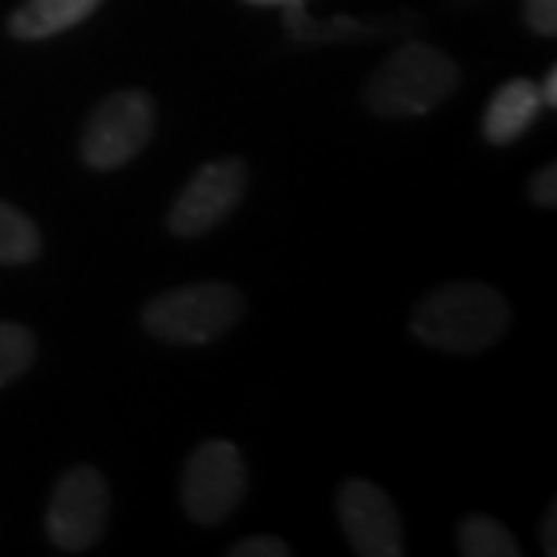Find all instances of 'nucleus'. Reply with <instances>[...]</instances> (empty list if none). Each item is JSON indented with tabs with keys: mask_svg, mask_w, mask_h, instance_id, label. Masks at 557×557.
<instances>
[{
	"mask_svg": "<svg viewBox=\"0 0 557 557\" xmlns=\"http://www.w3.org/2000/svg\"><path fill=\"white\" fill-rule=\"evenodd\" d=\"M511 325V310L496 288L483 282H449L431 292L412 313V335L437 350L480 354Z\"/></svg>",
	"mask_w": 557,
	"mask_h": 557,
	"instance_id": "1",
	"label": "nucleus"
},
{
	"mask_svg": "<svg viewBox=\"0 0 557 557\" xmlns=\"http://www.w3.org/2000/svg\"><path fill=\"white\" fill-rule=\"evenodd\" d=\"M461 72L443 50L409 40L366 84V106L381 119H418L456 94Z\"/></svg>",
	"mask_w": 557,
	"mask_h": 557,
	"instance_id": "2",
	"label": "nucleus"
},
{
	"mask_svg": "<svg viewBox=\"0 0 557 557\" xmlns=\"http://www.w3.org/2000/svg\"><path fill=\"white\" fill-rule=\"evenodd\" d=\"M245 298L226 282H196L174 292H164L143 310V329L152 338L201 347L223 338L239 325Z\"/></svg>",
	"mask_w": 557,
	"mask_h": 557,
	"instance_id": "3",
	"label": "nucleus"
},
{
	"mask_svg": "<svg viewBox=\"0 0 557 557\" xmlns=\"http://www.w3.org/2000/svg\"><path fill=\"white\" fill-rule=\"evenodd\" d=\"M156 131V102L143 90H119L90 112L81 156L94 171H119L149 146Z\"/></svg>",
	"mask_w": 557,
	"mask_h": 557,
	"instance_id": "4",
	"label": "nucleus"
},
{
	"mask_svg": "<svg viewBox=\"0 0 557 557\" xmlns=\"http://www.w3.org/2000/svg\"><path fill=\"white\" fill-rule=\"evenodd\" d=\"M245 486L248 474L239 446L230 440H205L193 449L183 468L180 498L186 515L196 523L214 527L239 508Z\"/></svg>",
	"mask_w": 557,
	"mask_h": 557,
	"instance_id": "5",
	"label": "nucleus"
},
{
	"mask_svg": "<svg viewBox=\"0 0 557 557\" xmlns=\"http://www.w3.org/2000/svg\"><path fill=\"white\" fill-rule=\"evenodd\" d=\"M109 518V483L97 468L78 465L65 471L47 505V536L50 542L78 555L100 542Z\"/></svg>",
	"mask_w": 557,
	"mask_h": 557,
	"instance_id": "6",
	"label": "nucleus"
},
{
	"mask_svg": "<svg viewBox=\"0 0 557 557\" xmlns=\"http://www.w3.org/2000/svg\"><path fill=\"white\" fill-rule=\"evenodd\" d=\"M248 189V164L242 159H220L199 168L189 183L180 189L171 205L168 226L174 236L196 239L211 233L223 220L230 218Z\"/></svg>",
	"mask_w": 557,
	"mask_h": 557,
	"instance_id": "7",
	"label": "nucleus"
},
{
	"mask_svg": "<svg viewBox=\"0 0 557 557\" xmlns=\"http://www.w3.org/2000/svg\"><path fill=\"white\" fill-rule=\"evenodd\" d=\"M338 518L350 548L362 557L403 555V527L391 496L369 480H347L338 493Z\"/></svg>",
	"mask_w": 557,
	"mask_h": 557,
	"instance_id": "8",
	"label": "nucleus"
},
{
	"mask_svg": "<svg viewBox=\"0 0 557 557\" xmlns=\"http://www.w3.org/2000/svg\"><path fill=\"white\" fill-rule=\"evenodd\" d=\"M539 112H542V97H539L536 81L511 78L498 87L490 106H486L483 137L493 146H508L530 131V124L539 119Z\"/></svg>",
	"mask_w": 557,
	"mask_h": 557,
	"instance_id": "9",
	"label": "nucleus"
},
{
	"mask_svg": "<svg viewBox=\"0 0 557 557\" xmlns=\"http://www.w3.org/2000/svg\"><path fill=\"white\" fill-rule=\"evenodd\" d=\"M102 0H25L10 16V35L20 40H44L69 32L87 20Z\"/></svg>",
	"mask_w": 557,
	"mask_h": 557,
	"instance_id": "10",
	"label": "nucleus"
},
{
	"mask_svg": "<svg viewBox=\"0 0 557 557\" xmlns=\"http://www.w3.org/2000/svg\"><path fill=\"white\" fill-rule=\"evenodd\" d=\"M458 552L465 557H518L520 545L505 523L474 515L458 527Z\"/></svg>",
	"mask_w": 557,
	"mask_h": 557,
	"instance_id": "11",
	"label": "nucleus"
},
{
	"mask_svg": "<svg viewBox=\"0 0 557 557\" xmlns=\"http://www.w3.org/2000/svg\"><path fill=\"white\" fill-rule=\"evenodd\" d=\"M40 255V233L35 220L22 214L20 208L0 201V263L20 267L32 263Z\"/></svg>",
	"mask_w": 557,
	"mask_h": 557,
	"instance_id": "12",
	"label": "nucleus"
},
{
	"mask_svg": "<svg viewBox=\"0 0 557 557\" xmlns=\"http://www.w3.org/2000/svg\"><path fill=\"white\" fill-rule=\"evenodd\" d=\"M38 354L35 335L20 322H0V387L22 379Z\"/></svg>",
	"mask_w": 557,
	"mask_h": 557,
	"instance_id": "13",
	"label": "nucleus"
},
{
	"mask_svg": "<svg viewBox=\"0 0 557 557\" xmlns=\"http://www.w3.org/2000/svg\"><path fill=\"white\" fill-rule=\"evenodd\" d=\"M233 557H292V545H285L276 536H251L236 542L230 548Z\"/></svg>",
	"mask_w": 557,
	"mask_h": 557,
	"instance_id": "14",
	"label": "nucleus"
},
{
	"mask_svg": "<svg viewBox=\"0 0 557 557\" xmlns=\"http://www.w3.org/2000/svg\"><path fill=\"white\" fill-rule=\"evenodd\" d=\"M523 13L530 28L542 38H555L557 35V0H527Z\"/></svg>",
	"mask_w": 557,
	"mask_h": 557,
	"instance_id": "15",
	"label": "nucleus"
},
{
	"mask_svg": "<svg viewBox=\"0 0 557 557\" xmlns=\"http://www.w3.org/2000/svg\"><path fill=\"white\" fill-rule=\"evenodd\" d=\"M530 196L539 208H555L557 205V164H545L530 180Z\"/></svg>",
	"mask_w": 557,
	"mask_h": 557,
	"instance_id": "16",
	"label": "nucleus"
},
{
	"mask_svg": "<svg viewBox=\"0 0 557 557\" xmlns=\"http://www.w3.org/2000/svg\"><path fill=\"white\" fill-rule=\"evenodd\" d=\"M557 508L552 505L548 508V515L542 518V527H539V539H542V548H545V555H557Z\"/></svg>",
	"mask_w": 557,
	"mask_h": 557,
	"instance_id": "17",
	"label": "nucleus"
},
{
	"mask_svg": "<svg viewBox=\"0 0 557 557\" xmlns=\"http://www.w3.org/2000/svg\"><path fill=\"white\" fill-rule=\"evenodd\" d=\"M539 97H542V106H548V109H555L557 106V69L552 65L548 72H545V78L539 81Z\"/></svg>",
	"mask_w": 557,
	"mask_h": 557,
	"instance_id": "18",
	"label": "nucleus"
},
{
	"mask_svg": "<svg viewBox=\"0 0 557 557\" xmlns=\"http://www.w3.org/2000/svg\"><path fill=\"white\" fill-rule=\"evenodd\" d=\"M245 3H255V7H298L304 0H245Z\"/></svg>",
	"mask_w": 557,
	"mask_h": 557,
	"instance_id": "19",
	"label": "nucleus"
}]
</instances>
